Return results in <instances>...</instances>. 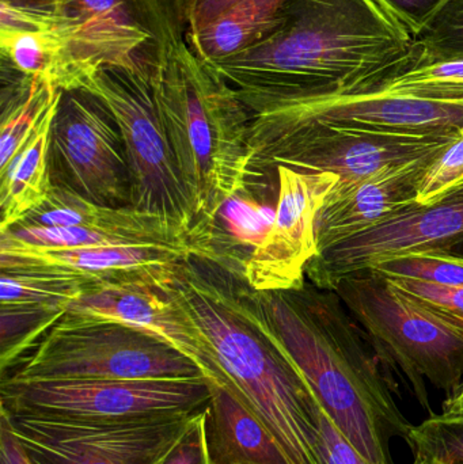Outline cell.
<instances>
[{
    "mask_svg": "<svg viewBox=\"0 0 463 464\" xmlns=\"http://www.w3.org/2000/svg\"><path fill=\"white\" fill-rule=\"evenodd\" d=\"M413 41L378 0H288L276 32L209 65L255 117L356 92L401 59Z\"/></svg>",
    "mask_w": 463,
    "mask_h": 464,
    "instance_id": "6da1fadb",
    "label": "cell"
},
{
    "mask_svg": "<svg viewBox=\"0 0 463 464\" xmlns=\"http://www.w3.org/2000/svg\"><path fill=\"white\" fill-rule=\"evenodd\" d=\"M249 286V285H247ZM249 295L269 333L317 402L371 464H393L391 441L410 440L374 346L342 297L314 284Z\"/></svg>",
    "mask_w": 463,
    "mask_h": 464,
    "instance_id": "7a4b0ae2",
    "label": "cell"
},
{
    "mask_svg": "<svg viewBox=\"0 0 463 464\" xmlns=\"http://www.w3.org/2000/svg\"><path fill=\"white\" fill-rule=\"evenodd\" d=\"M206 259L179 264L173 285L206 333L228 386L257 414L291 464H323L315 401L277 345L249 295L226 267Z\"/></svg>",
    "mask_w": 463,
    "mask_h": 464,
    "instance_id": "3957f363",
    "label": "cell"
},
{
    "mask_svg": "<svg viewBox=\"0 0 463 464\" xmlns=\"http://www.w3.org/2000/svg\"><path fill=\"white\" fill-rule=\"evenodd\" d=\"M151 84L195 217L190 242L198 258L211 261L217 214L252 176V114L236 90L185 41L166 54Z\"/></svg>",
    "mask_w": 463,
    "mask_h": 464,
    "instance_id": "277c9868",
    "label": "cell"
},
{
    "mask_svg": "<svg viewBox=\"0 0 463 464\" xmlns=\"http://www.w3.org/2000/svg\"><path fill=\"white\" fill-rule=\"evenodd\" d=\"M328 289L342 297L378 356L393 362L432 414L426 381L453 394L463 381V326L370 270L342 276Z\"/></svg>",
    "mask_w": 463,
    "mask_h": 464,
    "instance_id": "5b68a950",
    "label": "cell"
},
{
    "mask_svg": "<svg viewBox=\"0 0 463 464\" xmlns=\"http://www.w3.org/2000/svg\"><path fill=\"white\" fill-rule=\"evenodd\" d=\"M198 378H204L200 368L160 338L119 322L67 311L2 382Z\"/></svg>",
    "mask_w": 463,
    "mask_h": 464,
    "instance_id": "8992f818",
    "label": "cell"
},
{
    "mask_svg": "<svg viewBox=\"0 0 463 464\" xmlns=\"http://www.w3.org/2000/svg\"><path fill=\"white\" fill-rule=\"evenodd\" d=\"M78 89L102 100L121 130L130 166V207L190 239L195 217L160 120L151 79L132 68L106 65L86 76Z\"/></svg>",
    "mask_w": 463,
    "mask_h": 464,
    "instance_id": "52a82bcc",
    "label": "cell"
},
{
    "mask_svg": "<svg viewBox=\"0 0 463 464\" xmlns=\"http://www.w3.org/2000/svg\"><path fill=\"white\" fill-rule=\"evenodd\" d=\"M184 0H62L57 29L67 46L70 90L106 65L152 79L184 41Z\"/></svg>",
    "mask_w": 463,
    "mask_h": 464,
    "instance_id": "ba28073f",
    "label": "cell"
},
{
    "mask_svg": "<svg viewBox=\"0 0 463 464\" xmlns=\"http://www.w3.org/2000/svg\"><path fill=\"white\" fill-rule=\"evenodd\" d=\"M200 411L102 421L2 411L0 419L30 464H165Z\"/></svg>",
    "mask_w": 463,
    "mask_h": 464,
    "instance_id": "9c48e42d",
    "label": "cell"
},
{
    "mask_svg": "<svg viewBox=\"0 0 463 464\" xmlns=\"http://www.w3.org/2000/svg\"><path fill=\"white\" fill-rule=\"evenodd\" d=\"M209 400L206 378L2 382L3 411L62 419L124 421L195 413Z\"/></svg>",
    "mask_w": 463,
    "mask_h": 464,
    "instance_id": "30bf717a",
    "label": "cell"
},
{
    "mask_svg": "<svg viewBox=\"0 0 463 464\" xmlns=\"http://www.w3.org/2000/svg\"><path fill=\"white\" fill-rule=\"evenodd\" d=\"M52 185L111 208L130 207L124 139L102 100L84 89L62 90L49 139Z\"/></svg>",
    "mask_w": 463,
    "mask_h": 464,
    "instance_id": "8fae6325",
    "label": "cell"
},
{
    "mask_svg": "<svg viewBox=\"0 0 463 464\" xmlns=\"http://www.w3.org/2000/svg\"><path fill=\"white\" fill-rule=\"evenodd\" d=\"M456 135H394L302 125L250 139V170L252 176H264L279 166L299 171H326L339 177L337 184L350 185L382 169L438 155Z\"/></svg>",
    "mask_w": 463,
    "mask_h": 464,
    "instance_id": "7c38bea8",
    "label": "cell"
},
{
    "mask_svg": "<svg viewBox=\"0 0 463 464\" xmlns=\"http://www.w3.org/2000/svg\"><path fill=\"white\" fill-rule=\"evenodd\" d=\"M410 136H449L463 130V101H438L381 90L323 95L255 116L250 139L302 125Z\"/></svg>",
    "mask_w": 463,
    "mask_h": 464,
    "instance_id": "4fadbf2b",
    "label": "cell"
},
{
    "mask_svg": "<svg viewBox=\"0 0 463 464\" xmlns=\"http://www.w3.org/2000/svg\"><path fill=\"white\" fill-rule=\"evenodd\" d=\"M276 215L263 242L245 264V283L257 292L304 285L306 267L318 256L317 220L339 177L326 171L276 169Z\"/></svg>",
    "mask_w": 463,
    "mask_h": 464,
    "instance_id": "5bb4252c",
    "label": "cell"
},
{
    "mask_svg": "<svg viewBox=\"0 0 463 464\" xmlns=\"http://www.w3.org/2000/svg\"><path fill=\"white\" fill-rule=\"evenodd\" d=\"M177 267L160 277L97 284L68 311L150 333L189 357L207 381L228 384L206 333L174 289Z\"/></svg>",
    "mask_w": 463,
    "mask_h": 464,
    "instance_id": "9a60e30c",
    "label": "cell"
},
{
    "mask_svg": "<svg viewBox=\"0 0 463 464\" xmlns=\"http://www.w3.org/2000/svg\"><path fill=\"white\" fill-rule=\"evenodd\" d=\"M463 240V189L449 193L439 203L415 206L399 212L371 230L356 235L318 254L309 262L306 275L318 288L370 266L394 254L415 248L451 250Z\"/></svg>",
    "mask_w": 463,
    "mask_h": 464,
    "instance_id": "2e32d148",
    "label": "cell"
},
{
    "mask_svg": "<svg viewBox=\"0 0 463 464\" xmlns=\"http://www.w3.org/2000/svg\"><path fill=\"white\" fill-rule=\"evenodd\" d=\"M438 155L382 169L353 184H337L318 217V254L418 206L419 179Z\"/></svg>",
    "mask_w": 463,
    "mask_h": 464,
    "instance_id": "e0dca14e",
    "label": "cell"
},
{
    "mask_svg": "<svg viewBox=\"0 0 463 464\" xmlns=\"http://www.w3.org/2000/svg\"><path fill=\"white\" fill-rule=\"evenodd\" d=\"M193 258L152 247L53 248L0 239V270L73 273L92 283L160 277Z\"/></svg>",
    "mask_w": 463,
    "mask_h": 464,
    "instance_id": "ac0fdd59",
    "label": "cell"
},
{
    "mask_svg": "<svg viewBox=\"0 0 463 464\" xmlns=\"http://www.w3.org/2000/svg\"><path fill=\"white\" fill-rule=\"evenodd\" d=\"M18 225L122 232L136 237L146 247L179 251L198 256L187 235L174 230L157 218L141 214L132 207L111 208L98 206L62 188H52L45 203L30 212Z\"/></svg>",
    "mask_w": 463,
    "mask_h": 464,
    "instance_id": "d6986e66",
    "label": "cell"
},
{
    "mask_svg": "<svg viewBox=\"0 0 463 464\" xmlns=\"http://www.w3.org/2000/svg\"><path fill=\"white\" fill-rule=\"evenodd\" d=\"M208 382L207 417L214 464H291L275 436L228 384Z\"/></svg>",
    "mask_w": 463,
    "mask_h": 464,
    "instance_id": "ffe728a7",
    "label": "cell"
},
{
    "mask_svg": "<svg viewBox=\"0 0 463 464\" xmlns=\"http://www.w3.org/2000/svg\"><path fill=\"white\" fill-rule=\"evenodd\" d=\"M288 0H239L200 32L189 34V46L207 64L253 48L285 21Z\"/></svg>",
    "mask_w": 463,
    "mask_h": 464,
    "instance_id": "44dd1931",
    "label": "cell"
},
{
    "mask_svg": "<svg viewBox=\"0 0 463 464\" xmlns=\"http://www.w3.org/2000/svg\"><path fill=\"white\" fill-rule=\"evenodd\" d=\"M57 109V108H56ZM54 114H49L21 151L0 170V232L18 225L51 195L49 139Z\"/></svg>",
    "mask_w": 463,
    "mask_h": 464,
    "instance_id": "7402d4cb",
    "label": "cell"
},
{
    "mask_svg": "<svg viewBox=\"0 0 463 464\" xmlns=\"http://www.w3.org/2000/svg\"><path fill=\"white\" fill-rule=\"evenodd\" d=\"M57 26L46 30L0 29L2 64L24 75L43 79L59 90L70 89L67 46Z\"/></svg>",
    "mask_w": 463,
    "mask_h": 464,
    "instance_id": "603a6c76",
    "label": "cell"
},
{
    "mask_svg": "<svg viewBox=\"0 0 463 464\" xmlns=\"http://www.w3.org/2000/svg\"><path fill=\"white\" fill-rule=\"evenodd\" d=\"M94 285L73 273L0 270V302L2 307L65 314L71 303Z\"/></svg>",
    "mask_w": 463,
    "mask_h": 464,
    "instance_id": "cb8c5ba5",
    "label": "cell"
},
{
    "mask_svg": "<svg viewBox=\"0 0 463 464\" xmlns=\"http://www.w3.org/2000/svg\"><path fill=\"white\" fill-rule=\"evenodd\" d=\"M246 187L228 198L215 222L211 239V262H217V246H233L255 250L268 234L276 208L257 200Z\"/></svg>",
    "mask_w": 463,
    "mask_h": 464,
    "instance_id": "d4e9b609",
    "label": "cell"
},
{
    "mask_svg": "<svg viewBox=\"0 0 463 464\" xmlns=\"http://www.w3.org/2000/svg\"><path fill=\"white\" fill-rule=\"evenodd\" d=\"M370 272L385 278H408L442 286H463V254L424 247L375 262Z\"/></svg>",
    "mask_w": 463,
    "mask_h": 464,
    "instance_id": "484cf974",
    "label": "cell"
},
{
    "mask_svg": "<svg viewBox=\"0 0 463 464\" xmlns=\"http://www.w3.org/2000/svg\"><path fill=\"white\" fill-rule=\"evenodd\" d=\"M408 444L419 462L463 464V417L432 414L413 425Z\"/></svg>",
    "mask_w": 463,
    "mask_h": 464,
    "instance_id": "4316f807",
    "label": "cell"
},
{
    "mask_svg": "<svg viewBox=\"0 0 463 464\" xmlns=\"http://www.w3.org/2000/svg\"><path fill=\"white\" fill-rule=\"evenodd\" d=\"M463 177V130H459L448 147L427 166L419 179V207L439 203L450 193Z\"/></svg>",
    "mask_w": 463,
    "mask_h": 464,
    "instance_id": "83f0119b",
    "label": "cell"
},
{
    "mask_svg": "<svg viewBox=\"0 0 463 464\" xmlns=\"http://www.w3.org/2000/svg\"><path fill=\"white\" fill-rule=\"evenodd\" d=\"M415 41L431 56L463 59V0H448Z\"/></svg>",
    "mask_w": 463,
    "mask_h": 464,
    "instance_id": "f1b7e54d",
    "label": "cell"
},
{
    "mask_svg": "<svg viewBox=\"0 0 463 464\" xmlns=\"http://www.w3.org/2000/svg\"><path fill=\"white\" fill-rule=\"evenodd\" d=\"M389 280L421 304L463 326V286H442L408 278Z\"/></svg>",
    "mask_w": 463,
    "mask_h": 464,
    "instance_id": "f546056e",
    "label": "cell"
},
{
    "mask_svg": "<svg viewBox=\"0 0 463 464\" xmlns=\"http://www.w3.org/2000/svg\"><path fill=\"white\" fill-rule=\"evenodd\" d=\"M315 422L318 451L323 464H371L350 443L318 402L315 403Z\"/></svg>",
    "mask_w": 463,
    "mask_h": 464,
    "instance_id": "4dcf8cb0",
    "label": "cell"
},
{
    "mask_svg": "<svg viewBox=\"0 0 463 464\" xmlns=\"http://www.w3.org/2000/svg\"><path fill=\"white\" fill-rule=\"evenodd\" d=\"M62 0H0V15L19 27L49 26L60 19Z\"/></svg>",
    "mask_w": 463,
    "mask_h": 464,
    "instance_id": "1f68e13d",
    "label": "cell"
},
{
    "mask_svg": "<svg viewBox=\"0 0 463 464\" xmlns=\"http://www.w3.org/2000/svg\"><path fill=\"white\" fill-rule=\"evenodd\" d=\"M378 2L407 29L415 40L448 0H378Z\"/></svg>",
    "mask_w": 463,
    "mask_h": 464,
    "instance_id": "d6a6232c",
    "label": "cell"
},
{
    "mask_svg": "<svg viewBox=\"0 0 463 464\" xmlns=\"http://www.w3.org/2000/svg\"><path fill=\"white\" fill-rule=\"evenodd\" d=\"M208 406L196 417L187 435L171 452L165 464H214L209 454L208 435H207Z\"/></svg>",
    "mask_w": 463,
    "mask_h": 464,
    "instance_id": "836d02e7",
    "label": "cell"
},
{
    "mask_svg": "<svg viewBox=\"0 0 463 464\" xmlns=\"http://www.w3.org/2000/svg\"><path fill=\"white\" fill-rule=\"evenodd\" d=\"M239 0H184L185 22L189 34L200 32Z\"/></svg>",
    "mask_w": 463,
    "mask_h": 464,
    "instance_id": "e575fe53",
    "label": "cell"
},
{
    "mask_svg": "<svg viewBox=\"0 0 463 464\" xmlns=\"http://www.w3.org/2000/svg\"><path fill=\"white\" fill-rule=\"evenodd\" d=\"M0 464H30L5 420L0 419Z\"/></svg>",
    "mask_w": 463,
    "mask_h": 464,
    "instance_id": "d590c367",
    "label": "cell"
},
{
    "mask_svg": "<svg viewBox=\"0 0 463 464\" xmlns=\"http://www.w3.org/2000/svg\"><path fill=\"white\" fill-rule=\"evenodd\" d=\"M442 414L450 417H463V381L453 394L446 397Z\"/></svg>",
    "mask_w": 463,
    "mask_h": 464,
    "instance_id": "8d00e7d4",
    "label": "cell"
},
{
    "mask_svg": "<svg viewBox=\"0 0 463 464\" xmlns=\"http://www.w3.org/2000/svg\"><path fill=\"white\" fill-rule=\"evenodd\" d=\"M450 251H454V253L463 254V240L461 242L457 243Z\"/></svg>",
    "mask_w": 463,
    "mask_h": 464,
    "instance_id": "74e56055",
    "label": "cell"
},
{
    "mask_svg": "<svg viewBox=\"0 0 463 464\" xmlns=\"http://www.w3.org/2000/svg\"><path fill=\"white\" fill-rule=\"evenodd\" d=\"M459 189H463V177L461 179H459L458 182H457L456 187H454L453 189H451V192H456V190Z\"/></svg>",
    "mask_w": 463,
    "mask_h": 464,
    "instance_id": "f35d334b",
    "label": "cell"
},
{
    "mask_svg": "<svg viewBox=\"0 0 463 464\" xmlns=\"http://www.w3.org/2000/svg\"><path fill=\"white\" fill-rule=\"evenodd\" d=\"M413 464H439V463H434V462H419V460H415Z\"/></svg>",
    "mask_w": 463,
    "mask_h": 464,
    "instance_id": "ab89813d",
    "label": "cell"
}]
</instances>
